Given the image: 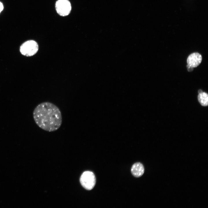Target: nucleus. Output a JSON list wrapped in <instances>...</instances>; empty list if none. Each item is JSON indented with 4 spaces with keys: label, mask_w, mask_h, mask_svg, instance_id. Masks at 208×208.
Wrapping results in <instances>:
<instances>
[{
    "label": "nucleus",
    "mask_w": 208,
    "mask_h": 208,
    "mask_svg": "<svg viewBox=\"0 0 208 208\" xmlns=\"http://www.w3.org/2000/svg\"><path fill=\"white\" fill-rule=\"evenodd\" d=\"M202 92H203V91H202V90H199L198 91V93L199 94V93H202Z\"/></svg>",
    "instance_id": "obj_10"
},
{
    "label": "nucleus",
    "mask_w": 208,
    "mask_h": 208,
    "mask_svg": "<svg viewBox=\"0 0 208 208\" xmlns=\"http://www.w3.org/2000/svg\"><path fill=\"white\" fill-rule=\"evenodd\" d=\"M144 171V168L143 165L140 162H137L134 164L131 169L132 174L136 177H141L143 174Z\"/></svg>",
    "instance_id": "obj_6"
},
{
    "label": "nucleus",
    "mask_w": 208,
    "mask_h": 208,
    "mask_svg": "<svg viewBox=\"0 0 208 208\" xmlns=\"http://www.w3.org/2000/svg\"><path fill=\"white\" fill-rule=\"evenodd\" d=\"M187 69L188 71L190 72L192 71L193 70V68L189 66L188 65H187Z\"/></svg>",
    "instance_id": "obj_8"
},
{
    "label": "nucleus",
    "mask_w": 208,
    "mask_h": 208,
    "mask_svg": "<svg viewBox=\"0 0 208 208\" xmlns=\"http://www.w3.org/2000/svg\"><path fill=\"white\" fill-rule=\"evenodd\" d=\"M198 98V101L201 105L205 106L208 105V95L207 93L203 92L199 93Z\"/></svg>",
    "instance_id": "obj_7"
},
{
    "label": "nucleus",
    "mask_w": 208,
    "mask_h": 208,
    "mask_svg": "<svg viewBox=\"0 0 208 208\" xmlns=\"http://www.w3.org/2000/svg\"><path fill=\"white\" fill-rule=\"evenodd\" d=\"M80 181L81 185L84 188L88 190H90L95 185L96 177L92 172L85 171L81 175Z\"/></svg>",
    "instance_id": "obj_2"
},
{
    "label": "nucleus",
    "mask_w": 208,
    "mask_h": 208,
    "mask_svg": "<svg viewBox=\"0 0 208 208\" xmlns=\"http://www.w3.org/2000/svg\"><path fill=\"white\" fill-rule=\"evenodd\" d=\"M55 8L58 14L61 16H65L69 14L71 7L68 0H58L55 4Z\"/></svg>",
    "instance_id": "obj_4"
},
{
    "label": "nucleus",
    "mask_w": 208,
    "mask_h": 208,
    "mask_svg": "<svg viewBox=\"0 0 208 208\" xmlns=\"http://www.w3.org/2000/svg\"><path fill=\"white\" fill-rule=\"evenodd\" d=\"M202 60L201 55L198 53H194L190 54L187 59V65L193 67L198 66Z\"/></svg>",
    "instance_id": "obj_5"
},
{
    "label": "nucleus",
    "mask_w": 208,
    "mask_h": 208,
    "mask_svg": "<svg viewBox=\"0 0 208 208\" xmlns=\"http://www.w3.org/2000/svg\"><path fill=\"white\" fill-rule=\"evenodd\" d=\"M3 8V4L0 2V13L2 11Z\"/></svg>",
    "instance_id": "obj_9"
},
{
    "label": "nucleus",
    "mask_w": 208,
    "mask_h": 208,
    "mask_svg": "<svg viewBox=\"0 0 208 208\" xmlns=\"http://www.w3.org/2000/svg\"><path fill=\"white\" fill-rule=\"evenodd\" d=\"M33 116L36 125L47 131H55L62 125V118L60 110L50 102H44L38 104L34 110Z\"/></svg>",
    "instance_id": "obj_1"
},
{
    "label": "nucleus",
    "mask_w": 208,
    "mask_h": 208,
    "mask_svg": "<svg viewBox=\"0 0 208 208\" xmlns=\"http://www.w3.org/2000/svg\"><path fill=\"white\" fill-rule=\"evenodd\" d=\"M38 46L37 43L33 40L27 41L21 46L20 51L23 55L31 56L35 55L38 51Z\"/></svg>",
    "instance_id": "obj_3"
}]
</instances>
